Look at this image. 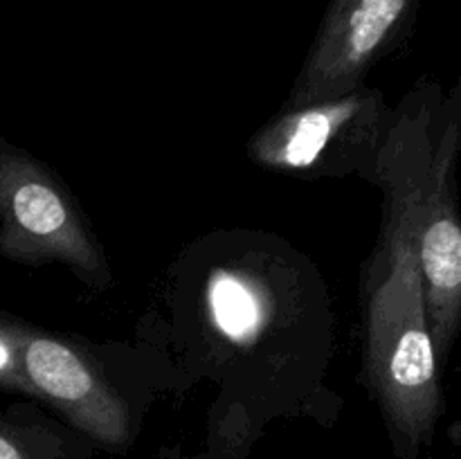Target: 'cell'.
I'll return each instance as SVG.
<instances>
[{"mask_svg": "<svg viewBox=\"0 0 461 459\" xmlns=\"http://www.w3.org/2000/svg\"><path fill=\"white\" fill-rule=\"evenodd\" d=\"M196 459H207V457H196Z\"/></svg>", "mask_w": 461, "mask_h": 459, "instance_id": "9c48e42d", "label": "cell"}, {"mask_svg": "<svg viewBox=\"0 0 461 459\" xmlns=\"http://www.w3.org/2000/svg\"><path fill=\"white\" fill-rule=\"evenodd\" d=\"M0 459H86L84 450L34 423L0 412Z\"/></svg>", "mask_w": 461, "mask_h": 459, "instance_id": "52a82bcc", "label": "cell"}, {"mask_svg": "<svg viewBox=\"0 0 461 459\" xmlns=\"http://www.w3.org/2000/svg\"><path fill=\"white\" fill-rule=\"evenodd\" d=\"M417 0H331L293 81L288 106L340 97L365 84L410 30Z\"/></svg>", "mask_w": 461, "mask_h": 459, "instance_id": "8992f818", "label": "cell"}, {"mask_svg": "<svg viewBox=\"0 0 461 459\" xmlns=\"http://www.w3.org/2000/svg\"><path fill=\"white\" fill-rule=\"evenodd\" d=\"M392 106L363 84L340 97L288 106L250 140L248 156L261 169L295 178L360 176L372 183Z\"/></svg>", "mask_w": 461, "mask_h": 459, "instance_id": "277c9868", "label": "cell"}, {"mask_svg": "<svg viewBox=\"0 0 461 459\" xmlns=\"http://www.w3.org/2000/svg\"><path fill=\"white\" fill-rule=\"evenodd\" d=\"M0 255L14 264L70 270L104 291L113 270L88 216L43 160L0 138Z\"/></svg>", "mask_w": 461, "mask_h": 459, "instance_id": "3957f363", "label": "cell"}, {"mask_svg": "<svg viewBox=\"0 0 461 459\" xmlns=\"http://www.w3.org/2000/svg\"><path fill=\"white\" fill-rule=\"evenodd\" d=\"M461 76H421L392 108L372 183L414 238L428 327L444 367L461 333Z\"/></svg>", "mask_w": 461, "mask_h": 459, "instance_id": "6da1fadb", "label": "cell"}, {"mask_svg": "<svg viewBox=\"0 0 461 459\" xmlns=\"http://www.w3.org/2000/svg\"><path fill=\"white\" fill-rule=\"evenodd\" d=\"M23 367L32 399L57 410L75 430L108 450L133 439V414L99 360L75 338L27 324Z\"/></svg>", "mask_w": 461, "mask_h": 459, "instance_id": "5b68a950", "label": "cell"}, {"mask_svg": "<svg viewBox=\"0 0 461 459\" xmlns=\"http://www.w3.org/2000/svg\"><path fill=\"white\" fill-rule=\"evenodd\" d=\"M363 381L399 459H421L444 414L441 364L428 327L421 273L408 225L383 210L365 268Z\"/></svg>", "mask_w": 461, "mask_h": 459, "instance_id": "7a4b0ae2", "label": "cell"}, {"mask_svg": "<svg viewBox=\"0 0 461 459\" xmlns=\"http://www.w3.org/2000/svg\"><path fill=\"white\" fill-rule=\"evenodd\" d=\"M27 324L30 322L0 309V392L3 394L30 396V385L23 367Z\"/></svg>", "mask_w": 461, "mask_h": 459, "instance_id": "ba28073f", "label": "cell"}]
</instances>
